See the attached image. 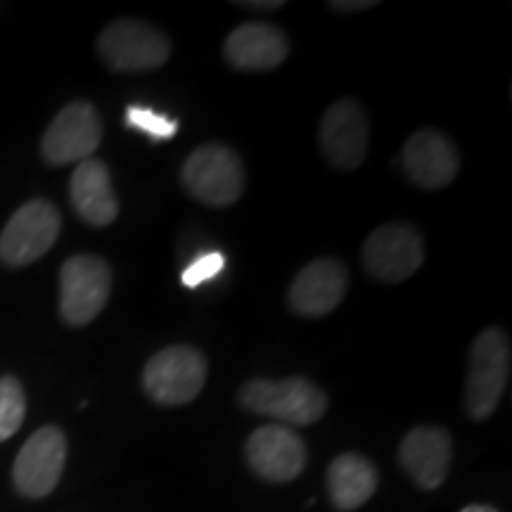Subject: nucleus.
Wrapping results in <instances>:
<instances>
[{
    "label": "nucleus",
    "mask_w": 512,
    "mask_h": 512,
    "mask_svg": "<svg viewBox=\"0 0 512 512\" xmlns=\"http://www.w3.org/2000/svg\"><path fill=\"white\" fill-rule=\"evenodd\" d=\"M238 399L245 411L294 427H309L328 411V396L318 384L304 377H287V380L256 377L242 384Z\"/></svg>",
    "instance_id": "nucleus-1"
},
{
    "label": "nucleus",
    "mask_w": 512,
    "mask_h": 512,
    "mask_svg": "<svg viewBox=\"0 0 512 512\" xmlns=\"http://www.w3.org/2000/svg\"><path fill=\"white\" fill-rule=\"evenodd\" d=\"M510 337L501 328H486L470 349L465 380V411L472 420L494 415L510 380Z\"/></svg>",
    "instance_id": "nucleus-2"
},
{
    "label": "nucleus",
    "mask_w": 512,
    "mask_h": 512,
    "mask_svg": "<svg viewBox=\"0 0 512 512\" xmlns=\"http://www.w3.org/2000/svg\"><path fill=\"white\" fill-rule=\"evenodd\" d=\"M181 181L192 200L209 207H230L245 190V166L233 147L207 143L185 159Z\"/></svg>",
    "instance_id": "nucleus-3"
},
{
    "label": "nucleus",
    "mask_w": 512,
    "mask_h": 512,
    "mask_svg": "<svg viewBox=\"0 0 512 512\" xmlns=\"http://www.w3.org/2000/svg\"><path fill=\"white\" fill-rule=\"evenodd\" d=\"M98 53L114 72H152L169 60L171 43L155 24L143 19H117L102 29Z\"/></svg>",
    "instance_id": "nucleus-4"
},
{
    "label": "nucleus",
    "mask_w": 512,
    "mask_h": 512,
    "mask_svg": "<svg viewBox=\"0 0 512 512\" xmlns=\"http://www.w3.org/2000/svg\"><path fill=\"white\" fill-rule=\"evenodd\" d=\"M207 382V358L200 349L166 347L147 361L143 387L159 406H183L200 396Z\"/></svg>",
    "instance_id": "nucleus-5"
},
{
    "label": "nucleus",
    "mask_w": 512,
    "mask_h": 512,
    "mask_svg": "<svg viewBox=\"0 0 512 512\" xmlns=\"http://www.w3.org/2000/svg\"><path fill=\"white\" fill-rule=\"evenodd\" d=\"M112 290V271L95 254H76L60 268V313L64 323L88 325L105 309Z\"/></svg>",
    "instance_id": "nucleus-6"
},
{
    "label": "nucleus",
    "mask_w": 512,
    "mask_h": 512,
    "mask_svg": "<svg viewBox=\"0 0 512 512\" xmlns=\"http://www.w3.org/2000/svg\"><path fill=\"white\" fill-rule=\"evenodd\" d=\"M60 228L62 216L53 202L22 204L0 233V261L12 268L34 264L55 245Z\"/></svg>",
    "instance_id": "nucleus-7"
},
{
    "label": "nucleus",
    "mask_w": 512,
    "mask_h": 512,
    "mask_svg": "<svg viewBox=\"0 0 512 512\" xmlns=\"http://www.w3.org/2000/svg\"><path fill=\"white\" fill-rule=\"evenodd\" d=\"M67 463V437L60 427L46 425L36 430L17 453L12 465L15 489L24 498H46L60 484Z\"/></svg>",
    "instance_id": "nucleus-8"
},
{
    "label": "nucleus",
    "mask_w": 512,
    "mask_h": 512,
    "mask_svg": "<svg viewBox=\"0 0 512 512\" xmlns=\"http://www.w3.org/2000/svg\"><path fill=\"white\" fill-rule=\"evenodd\" d=\"M425 261L422 235L408 223H387L368 235L363 245V266L380 283H403Z\"/></svg>",
    "instance_id": "nucleus-9"
},
{
    "label": "nucleus",
    "mask_w": 512,
    "mask_h": 512,
    "mask_svg": "<svg viewBox=\"0 0 512 512\" xmlns=\"http://www.w3.org/2000/svg\"><path fill=\"white\" fill-rule=\"evenodd\" d=\"M102 143V121L95 105L76 100L67 105L48 126L41 152L48 164L64 166L93 159V152Z\"/></svg>",
    "instance_id": "nucleus-10"
},
{
    "label": "nucleus",
    "mask_w": 512,
    "mask_h": 512,
    "mask_svg": "<svg viewBox=\"0 0 512 512\" xmlns=\"http://www.w3.org/2000/svg\"><path fill=\"white\" fill-rule=\"evenodd\" d=\"M370 124L356 100H337L320 124V147L332 166L354 171L366 162Z\"/></svg>",
    "instance_id": "nucleus-11"
},
{
    "label": "nucleus",
    "mask_w": 512,
    "mask_h": 512,
    "mask_svg": "<svg viewBox=\"0 0 512 512\" xmlns=\"http://www.w3.org/2000/svg\"><path fill=\"white\" fill-rule=\"evenodd\" d=\"M245 456L256 475L268 482L285 484L302 475L309 453L304 439L290 427L264 425L247 439Z\"/></svg>",
    "instance_id": "nucleus-12"
},
{
    "label": "nucleus",
    "mask_w": 512,
    "mask_h": 512,
    "mask_svg": "<svg viewBox=\"0 0 512 512\" xmlns=\"http://www.w3.org/2000/svg\"><path fill=\"white\" fill-rule=\"evenodd\" d=\"M403 171L422 190H439L456 181L460 157L451 138L437 128H422L403 145Z\"/></svg>",
    "instance_id": "nucleus-13"
},
{
    "label": "nucleus",
    "mask_w": 512,
    "mask_h": 512,
    "mask_svg": "<svg viewBox=\"0 0 512 512\" xmlns=\"http://www.w3.org/2000/svg\"><path fill=\"white\" fill-rule=\"evenodd\" d=\"M349 287V273L342 261L323 256L299 271L290 285V306L294 313L306 318L328 316L339 306Z\"/></svg>",
    "instance_id": "nucleus-14"
},
{
    "label": "nucleus",
    "mask_w": 512,
    "mask_h": 512,
    "mask_svg": "<svg viewBox=\"0 0 512 512\" xmlns=\"http://www.w3.org/2000/svg\"><path fill=\"white\" fill-rule=\"evenodd\" d=\"M451 456V434L434 425L413 427L399 446V463L403 472L425 491L439 489L446 482Z\"/></svg>",
    "instance_id": "nucleus-15"
},
{
    "label": "nucleus",
    "mask_w": 512,
    "mask_h": 512,
    "mask_svg": "<svg viewBox=\"0 0 512 512\" xmlns=\"http://www.w3.org/2000/svg\"><path fill=\"white\" fill-rule=\"evenodd\" d=\"M226 60L240 72H271L290 55V41L273 24H240L226 38Z\"/></svg>",
    "instance_id": "nucleus-16"
},
{
    "label": "nucleus",
    "mask_w": 512,
    "mask_h": 512,
    "mask_svg": "<svg viewBox=\"0 0 512 512\" xmlns=\"http://www.w3.org/2000/svg\"><path fill=\"white\" fill-rule=\"evenodd\" d=\"M69 197L79 219L93 228L112 226L119 216V200L112 188L110 169L100 159L76 164L69 183Z\"/></svg>",
    "instance_id": "nucleus-17"
},
{
    "label": "nucleus",
    "mask_w": 512,
    "mask_h": 512,
    "mask_svg": "<svg viewBox=\"0 0 512 512\" xmlns=\"http://www.w3.org/2000/svg\"><path fill=\"white\" fill-rule=\"evenodd\" d=\"M375 465L358 453H342L328 467V496L339 512L358 510L377 491Z\"/></svg>",
    "instance_id": "nucleus-18"
},
{
    "label": "nucleus",
    "mask_w": 512,
    "mask_h": 512,
    "mask_svg": "<svg viewBox=\"0 0 512 512\" xmlns=\"http://www.w3.org/2000/svg\"><path fill=\"white\" fill-rule=\"evenodd\" d=\"M27 418V394L17 377H0V441H8L19 432Z\"/></svg>",
    "instance_id": "nucleus-19"
},
{
    "label": "nucleus",
    "mask_w": 512,
    "mask_h": 512,
    "mask_svg": "<svg viewBox=\"0 0 512 512\" xmlns=\"http://www.w3.org/2000/svg\"><path fill=\"white\" fill-rule=\"evenodd\" d=\"M126 126L136 128V131L145 133V136H150L152 140H169L176 136L178 131V124L174 119L164 117V114H159L155 110H150V107H143V105H131L126 110Z\"/></svg>",
    "instance_id": "nucleus-20"
},
{
    "label": "nucleus",
    "mask_w": 512,
    "mask_h": 512,
    "mask_svg": "<svg viewBox=\"0 0 512 512\" xmlns=\"http://www.w3.org/2000/svg\"><path fill=\"white\" fill-rule=\"evenodd\" d=\"M223 266H226V259H223V254H219V252L197 256V259L192 261V264L181 273L183 285L190 287V290H195V287L204 285L207 280L221 275Z\"/></svg>",
    "instance_id": "nucleus-21"
},
{
    "label": "nucleus",
    "mask_w": 512,
    "mask_h": 512,
    "mask_svg": "<svg viewBox=\"0 0 512 512\" xmlns=\"http://www.w3.org/2000/svg\"><path fill=\"white\" fill-rule=\"evenodd\" d=\"M375 0H335V3H330V10L335 12H361V10H368V8H375Z\"/></svg>",
    "instance_id": "nucleus-22"
},
{
    "label": "nucleus",
    "mask_w": 512,
    "mask_h": 512,
    "mask_svg": "<svg viewBox=\"0 0 512 512\" xmlns=\"http://www.w3.org/2000/svg\"><path fill=\"white\" fill-rule=\"evenodd\" d=\"M238 8H245V10H280L283 8V0H240V3H235Z\"/></svg>",
    "instance_id": "nucleus-23"
},
{
    "label": "nucleus",
    "mask_w": 512,
    "mask_h": 512,
    "mask_svg": "<svg viewBox=\"0 0 512 512\" xmlns=\"http://www.w3.org/2000/svg\"><path fill=\"white\" fill-rule=\"evenodd\" d=\"M460 512H498L496 508H491V505H482V503H472V505H465Z\"/></svg>",
    "instance_id": "nucleus-24"
}]
</instances>
